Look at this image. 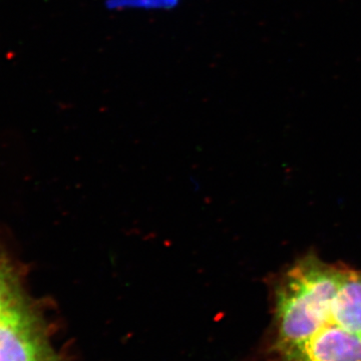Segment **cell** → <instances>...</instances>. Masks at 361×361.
Returning <instances> with one entry per match:
<instances>
[{
  "label": "cell",
  "mask_w": 361,
  "mask_h": 361,
  "mask_svg": "<svg viewBox=\"0 0 361 361\" xmlns=\"http://www.w3.org/2000/svg\"><path fill=\"white\" fill-rule=\"evenodd\" d=\"M275 356L277 361H361V336L332 322Z\"/></svg>",
  "instance_id": "obj_3"
},
{
  "label": "cell",
  "mask_w": 361,
  "mask_h": 361,
  "mask_svg": "<svg viewBox=\"0 0 361 361\" xmlns=\"http://www.w3.org/2000/svg\"><path fill=\"white\" fill-rule=\"evenodd\" d=\"M185 0H104L106 11L111 13H170Z\"/></svg>",
  "instance_id": "obj_4"
},
{
  "label": "cell",
  "mask_w": 361,
  "mask_h": 361,
  "mask_svg": "<svg viewBox=\"0 0 361 361\" xmlns=\"http://www.w3.org/2000/svg\"><path fill=\"white\" fill-rule=\"evenodd\" d=\"M343 264L327 263L314 252L297 259L270 280L272 337L276 355L334 322V303Z\"/></svg>",
  "instance_id": "obj_1"
},
{
  "label": "cell",
  "mask_w": 361,
  "mask_h": 361,
  "mask_svg": "<svg viewBox=\"0 0 361 361\" xmlns=\"http://www.w3.org/2000/svg\"><path fill=\"white\" fill-rule=\"evenodd\" d=\"M44 320L30 296L0 318V361H52Z\"/></svg>",
  "instance_id": "obj_2"
}]
</instances>
